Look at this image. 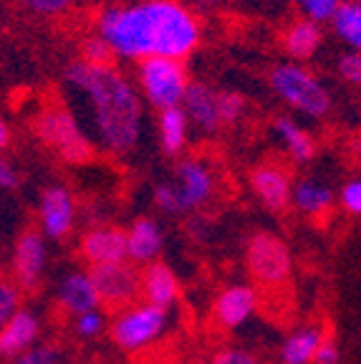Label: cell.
Returning <instances> with one entry per match:
<instances>
[{
	"instance_id": "1",
	"label": "cell",
	"mask_w": 361,
	"mask_h": 364,
	"mask_svg": "<svg viewBox=\"0 0 361 364\" xmlns=\"http://www.w3.org/2000/svg\"><path fill=\"white\" fill-rule=\"evenodd\" d=\"M96 28V36L112 48L114 56L134 61H182L200 43V21L177 0H139L131 6H112L102 11Z\"/></svg>"
},
{
	"instance_id": "2",
	"label": "cell",
	"mask_w": 361,
	"mask_h": 364,
	"mask_svg": "<svg viewBox=\"0 0 361 364\" xmlns=\"http://www.w3.org/2000/svg\"><path fill=\"white\" fill-rule=\"evenodd\" d=\"M63 81L89 107L99 147L112 154H126L136 147L141 136V102L117 68L74 61L63 71Z\"/></svg>"
},
{
	"instance_id": "3",
	"label": "cell",
	"mask_w": 361,
	"mask_h": 364,
	"mask_svg": "<svg viewBox=\"0 0 361 364\" xmlns=\"http://www.w3.org/2000/svg\"><path fill=\"white\" fill-rule=\"evenodd\" d=\"M36 134L68 165H86L94 157L91 136L81 129L74 114L61 104H51L36 117Z\"/></svg>"
},
{
	"instance_id": "4",
	"label": "cell",
	"mask_w": 361,
	"mask_h": 364,
	"mask_svg": "<svg viewBox=\"0 0 361 364\" xmlns=\"http://www.w3.org/2000/svg\"><path fill=\"white\" fill-rule=\"evenodd\" d=\"M245 261H248V271L253 276L255 286L263 291H271V294L286 289L291 276H293L291 248L281 235L271 233V230H258L248 240Z\"/></svg>"
},
{
	"instance_id": "5",
	"label": "cell",
	"mask_w": 361,
	"mask_h": 364,
	"mask_svg": "<svg viewBox=\"0 0 361 364\" xmlns=\"http://www.w3.org/2000/svg\"><path fill=\"white\" fill-rule=\"evenodd\" d=\"M271 86L278 97L306 117H326L331 112V94L328 89L311 74L308 68L298 63H281L271 71Z\"/></svg>"
},
{
	"instance_id": "6",
	"label": "cell",
	"mask_w": 361,
	"mask_h": 364,
	"mask_svg": "<svg viewBox=\"0 0 361 364\" xmlns=\"http://www.w3.org/2000/svg\"><path fill=\"white\" fill-rule=\"evenodd\" d=\"M139 84L147 94L149 104L162 109L180 107L182 94L187 89L185 66L172 58H147L139 63Z\"/></svg>"
},
{
	"instance_id": "7",
	"label": "cell",
	"mask_w": 361,
	"mask_h": 364,
	"mask_svg": "<svg viewBox=\"0 0 361 364\" xmlns=\"http://www.w3.org/2000/svg\"><path fill=\"white\" fill-rule=\"evenodd\" d=\"M167 326V311L149 304L129 306L114 318L112 336L119 349L124 352H139L147 349Z\"/></svg>"
},
{
	"instance_id": "8",
	"label": "cell",
	"mask_w": 361,
	"mask_h": 364,
	"mask_svg": "<svg viewBox=\"0 0 361 364\" xmlns=\"http://www.w3.org/2000/svg\"><path fill=\"white\" fill-rule=\"evenodd\" d=\"M170 185L177 195L180 215L205 208L208 203H212L215 193H217V177H215L212 167L200 157L180 159L175 167V180Z\"/></svg>"
},
{
	"instance_id": "9",
	"label": "cell",
	"mask_w": 361,
	"mask_h": 364,
	"mask_svg": "<svg viewBox=\"0 0 361 364\" xmlns=\"http://www.w3.org/2000/svg\"><path fill=\"white\" fill-rule=\"evenodd\" d=\"M89 279L99 296V304H107L109 309H129L139 299V273L126 261L91 266Z\"/></svg>"
},
{
	"instance_id": "10",
	"label": "cell",
	"mask_w": 361,
	"mask_h": 364,
	"mask_svg": "<svg viewBox=\"0 0 361 364\" xmlns=\"http://www.w3.org/2000/svg\"><path fill=\"white\" fill-rule=\"evenodd\" d=\"M45 261H48V248H45V238L36 228H26L18 235L16 245H13V258H11V271H13V284L18 291H36L41 286L45 271Z\"/></svg>"
},
{
	"instance_id": "11",
	"label": "cell",
	"mask_w": 361,
	"mask_h": 364,
	"mask_svg": "<svg viewBox=\"0 0 361 364\" xmlns=\"http://www.w3.org/2000/svg\"><path fill=\"white\" fill-rule=\"evenodd\" d=\"M38 220L43 238L61 240L74 230L76 223V200L63 185H51L41 193Z\"/></svg>"
},
{
	"instance_id": "12",
	"label": "cell",
	"mask_w": 361,
	"mask_h": 364,
	"mask_svg": "<svg viewBox=\"0 0 361 364\" xmlns=\"http://www.w3.org/2000/svg\"><path fill=\"white\" fill-rule=\"evenodd\" d=\"M81 256L91 266L126 261V230L117 225H96L81 235Z\"/></svg>"
},
{
	"instance_id": "13",
	"label": "cell",
	"mask_w": 361,
	"mask_h": 364,
	"mask_svg": "<svg viewBox=\"0 0 361 364\" xmlns=\"http://www.w3.org/2000/svg\"><path fill=\"white\" fill-rule=\"evenodd\" d=\"M258 291L253 286H245V284H235V286H227L217 294L215 299V306H212V316L217 321L220 329H237V326H243L250 316L255 314L258 309Z\"/></svg>"
},
{
	"instance_id": "14",
	"label": "cell",
	"mask_w": 361,
	"mask_h": 364,
	"mask_svg": "<svg viewBox=\"0 0 361 364\" xmlns=\"http://www.w3.org/2000/svg\"><path fill=\"white\" fill-rule=\"evenodd\" d=\"M255 195L271 213H283L291 205V172L278 162H263L250 172Z\"/></svg>"
},
{
	"instance_id": "15",
	"label": "cell",
	"mask_w": 361,
	"mask_h": 364,
	"mask_svg": "<svg viewBox=\"0 0 361 364\" xmlns=\"http://www.w3.org/2000/svg\"><path fill=\"white\" fill-rule=\"evenodd\" d=\"M182 112L187 117V124H195L200 132H212L220 129V114H217V91L210 89L208 84L200 81H190L182 94Z\"/></svg>"
},
{
	"instance_id": "16",
	"label": "cell",
	"mask_w": 361,
	"mask_h": 364,
	"mask_svg": "<svg viewBox=\"0 0 361 364\" xmlns=\"http://www.w3.org/2000/svg\"><path fill=\"white\" fill-rule=\"evenodd\" d=\"M139 296H144L149 306L167 311L180 299V281H177L175 271L162 261L147 263L144 271L139 273Z\"/></svg>"
},
{
	"instance_id": "17",
	"label": "cell",
	"mask_w": 361,
	"mask_h": 364,
	"mask_svg": "<svg viewBox=\"0 0 361 364\" xmlns=\"http://www.w3.org/2000/svg\"><path fill=\"white\" fill-rule=\"evenodd\" d=\"M41 334V321L31 309H18L6 324L0 326V357L16 359L28 352Z\"/></svg>"
},
{
	"instance_id": "18",
	"label": "cell",
	"mask_w": 361,
	"mask_h": 364,
	"mask_svg": "<svg viewBox=\"0 0 361 364\" xmlns=\"http://www.w3.org/2000/svg\"><path fill=\"white\" fill-rule=\"evenodd\" d=\"M162 228L152 218H136L126 230V258H131L139 266H147L157 261V256L162 253Z\"/></svg>"
},
{
	"instance_id": "19",
	"label": "cell",
	"mask_w": 361,
	"mask_h": 364,
	"mask_svg": "<svg viewBox=\"0 0 361 364\" xmlns=\"http://www.w3.org/2000/svg\"><path fill=\"white\" fill-rule=\"evenodd\" d=\"M58 304L68 314H76V316H81L86 311H96L102 306L86 271H71L63 276L61 286H58Z\"/></svg>"
},
{
	"instance_id": "20",
	"label": "cell",
	"mask_w": 361,
	"mask_h": 364,
	"mask_svg": "<svg viewBox=\"0 0 361 364\" xmlns=\"http://www.w3.org/2000/svg\"><path fill=\"white\" fill-rule=\"evenodd\" d=\"M291 205H296V210L308 218H321L331 210L333 190L313 177H303L296 188H291Z\"/></svg>"
},
{
	"instance_id": "21",
	"label": "cell",
	"mask_w": 361,
	"mask_h": 364,
	"mask_svg": "<svg viewBox=\"0 0 361 364\" xmlns=\"http://www.w3.org/2000/svg\"><path fill=\"white\" fill-rule=\"evenodd\" d=\"M323 43V33L321 26L311 21H293L288 26V31L283 33V48L291 58H298V61H306V58H313L316 51Z\"/></svg>"
},
{
	"instance_id": "22",
	"label": "cell",
	"mask_w": 361,
	"mask_h": 364,
	"mask_svg": "<svg viewBox=\"0 0 361 364\" xmlns=\"http://www.w3.org/2000/svg\"><path fill=\"white\" fill-rule=\"evenodd\" d=\"M323 336L326 334H323L321 326H306V329L293 331V334L283 341V349H281L283 364H311Z\"/></svg>"
},
{
	"instance_id": "23",
	"label": "cell",
	"mask_w": 361,
	"mask_h": 364,
	"mask_svg": "<svg viewBox=\"0 0 361 364\" xmlns=\"http://www.w3.org/2000/svg\"><path fill=\"white\" fill-rule=\"evenodd\" d=\"M276 132L283 139V144H286L288 154L293 157V162H298V165H308L311 159L316 157V142H313V136H311L306 129H301L293 119H288V117H278Z\"/></svg>"
},
{
	"instance_id": "24",
	"label": "cell",
	"mask_w": 361,
	"mask_h": 364,
	"mask_svg": "<svg viewBox=\"0 0 361 364\" xmlns=\"http://www.w3.org/2000/svg\"><path fill=\"white\" fill-rule=\"evenodd\" d=\"M187 117L180 107L159 112V144L164 154H180L187 144Z\"/></svg>"
},
{
	"instance_id": "25",
	"label": "cell",
	"mask_w": 361,
	"mask_h": 364,
	"mask_svg": "<svg viewBox=\"0 0 361 364\" xmlns=\"http://www.w3.org/2000/svg\"><path fill=\"white\" fill-rule=\"evenodd\" d=\"M333 31L349 46L351 51H359L361 46V6L359 3H341L331 18Z\"/></svg>"
},
{
	"instance_id": "26",
	"label": "cell",
	"mask_w": 361,
	"mask_h": 364,
	"mask_svg": "<svg viewBox=\"0 0 361 364\" xmlns=\"http://www.w3.org/2000/svg\"><path fill=\"white\" fill-rule=\"evenodd\" d=\"M248 102H245L243 94L237 91H217V114H220V124H235V122L243 119Z\"/></svg>"
},
{
	"instance_id": "27",
	"label": "cell",
	"mask_w": 361,
	"mask_h": 364,
	"mask_svg": "<svg viewBox=\"0 0 361 364\" xmlns=\"http://www.w3.org/2000/svg\"><path fill=\"white\" fill-rule=\"evenodd\" d=\"M301 16L303 21H311L321 26V23H328L336 13V8L341 6V0H296Z\"/></svg>"
},
{
	"instance_id": "28",
	"label": "cell",
	"mask_w": 361,
	"mask_h": 364,
	"mask_svg": "<svg viewBox=\"0 0 361 364\" xmlns=\"http://www.w3.org/2000/svg\"><path fill=\"white\" fill-rule=\"evenodd\" d=\"M112 48L99 36H89L81 46V61L89 66H112Z\"/></svg>"
},
{
	"instance_id": "29",
	"label": "cell",
	"mask_w": 361,
	"mask_h": 364,
	"mask_svg": "<svg viewBox=\"0 0 361 364\" xmlns=\"http://www.w3.org/2000/svg\"><path fill=\"white\" fill-rule=\"evenodd\" d=\"M21 291L13 281H0V326L6 324L8 318L21 309Z\"/></svg>"
},
{
	"instance_id": "30",
	"label": "cell",
	"mask_w": 361,
	"mask_h": 364,
	"mask_svg": "<svg viewBox=\"0 0 361 364\" xmlns=\"http://www.w3.org/2000/svg\"><path fill=\"white\" fill-rule=\"evenodd\" d=\"M11 364H61V354L51 344H43V347H31L28 352H23Z\"/></svg>"
},
{
	"instance_id": "31",
	"label": "cell",
	"mask_w": 361,
	"mask_h": 364,
	"mask_svg": "<svg viewBox=\"0 0 361 364\" xmlns=\"http://www.w3.org/2000/svg\"><path fill=\"white\" fill-rule=\"evenodd\" d=\"M339 76L349 84H361V56L359 51H346L339 56Z\"/></svg>"
},
{
	"instance_id": "32",
	"label": "cell",
	"mask_w": 361,
	"mask_h": 364,
	"mask_svg": "<svg viewBox=\"0 0 361 364\" xmlns=\"http://www.w3.org/2000/svg\"><path fill=\"white\" fill-rule=\"evenodd\" d=\"M21 3L36 16H58L74 6V0H21Z\"/></svg>"
},
{
	"instance_id": "33",
	"label": "cell",
	"mask_w": 361,
	"mask_h": 364,
	"mask_svg": "<svg viewBox=\"0 0 361 364\" xmlns=\"http://www.w3.org/2000/svg\"><path fill=\"white\" fill-rule=\"evenodd\" d=\"M76 331L86 339L91 336H99L104 331V314L96 309V311H86L81 316H76Z\"/></svg>"
},
{
	"instance_id": "34",
	"label": "cell",
	"mask_w": 361,
	"mask_h": 364,
	"mask_svg": "<svg viewBox=\"0 0 361 364\" xmlns=\"http://www.w3.org/2000/svg\"><path fill=\"white\" fill-rule=\"evenodd\" d=\"M341 208H344L346 213H351V215H359L361 213V182L359 180H349L341 188Z\"/></svg>"
},
{
	"instance_id": "35",
	"label": "cell",
	"mask_w": 361,
	"mask_h": 364,
	"mask_svg": "<svg viewBox=\"0 0 361 364\" xmlns=\"http://www.w3.org/2000/svg\"><path fill=\"white\" fill-rule=\"evenodd\" d=\"M210 364H260V362L255 354L245 352V349H222V352H217L210 359Z\"/></svg>"
},
{
	"instance_id": "36",
	"label": "cell",
	"mask_w": 361,
	"mask_h": 364,
	"mask_svg": "<svg viewBox=\"0 0 361 364\" xmlns=\"http://www.w3.org/2000/svg\"><path fill=\"white\" fill-rule=\"evenodd\" d=\"M339 362H341L339 344H336L331 336H323L316 354H313V364H339Z\"/></svg>"
},
{
	"instance_id": "37",
	"label": "cell",
	"mask_w": 361,
	"mask_h": 364,
	"mask_svg": "<svg viewBox=\"0 0 361 364\" xmlns=\"http://www.w3.org/2000/svg\"><path fill=\"white\" fill-rule=\"evenodd\" d=\"M18 185H21L18 172L13 170L11 162H6V159L0 157V190H16Z\"/></svg>"
},
{
	"instance_id": "38",
	"label": "cell",
	"mask_w": 361,
	"mask_h": 364,
	"mask_svg": "<svg viewBox=\"0 0 361 364\" xmlns=\"http://www.w3.org/2000/svg\"><path fill=\"white\" fill-rule=\"evenodd\" d=\"M11 144V127H8V122L0 117V152Z\"/></svg>"
},
{
	"instance_id": "39",
	"label": "cell",
	"mask_w": 361,
	"mask_h": 364,
	"mask_svg": "<svg viewBox=\"0 0 361 364\" xmlns=\"http://www.w3.org/2000/svg\"><path fill=\"white\" fill-rule=\"evenodd\" d=\"M346 3H359V0H346Z\"/></svg>"
},
{
	"instance_id": "40",
	"label": "cell",
	"mask_w": 361,
	"mask_h": 364,
	"mask_svg": "<svg viewBox=\"0 0 361 364\" xmlns=\"http://www.w3.org/2000/svg\"><path fill=\"white\" fill-rule=\"evenodd\" d=\"M3 279H6V276H3V271H0V281H3Z\"/></svg>"
},
{
	"instance_id": "41",
	"label": "cell",
	"mask_w": 361,
	"mask_h": 364,
	"mask_svg": "<svg viewBox=\"0 0 361 364\" xmlns=\"http://www.w3.org/2000/svg\"><path fill=\"white\" fill-rule=\"evenodd\" d=\"M192 364H205V362H192Z\"/></svg>"
}]
</instances>
